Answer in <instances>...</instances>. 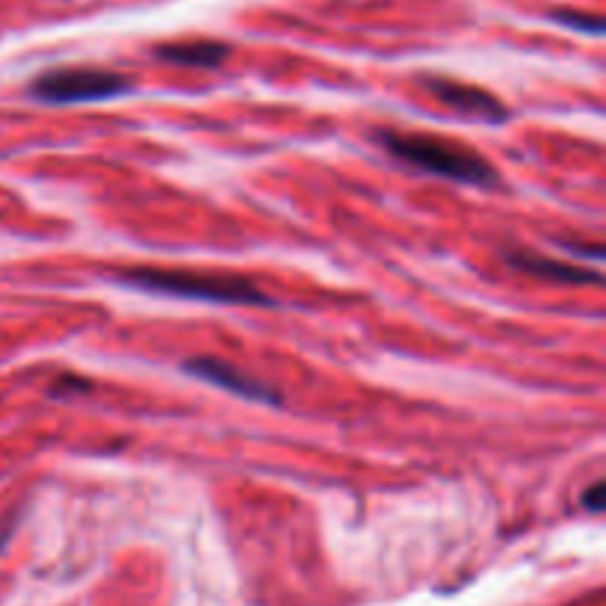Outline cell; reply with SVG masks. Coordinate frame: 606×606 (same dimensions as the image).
<instances>
[{"instance_id":"8992f818","label":"cell","mask_w":606,"mask_h":606,"mask_svg":"<svg viewBox=\"0 0 606 606\" xmlns=\"http://www.w3.org/2000/svg\"><path fill=\"white\" fill-rule=\"evenodd\" d=\"M503 258H506L509 267H515L517 272H527L533 279L557 281V284H568V288H597L601 284V272L597 269L576 267V264L547 258V255H538V252L509 249Z\"/></svg>"},{"instance_id":"7c38bea8","label":"cell","mask_w":606,"mask_h":606,"mask_svg":"<svg viewBox=\"0 0 606 606\" xmlns=\"http://www.w3.org/2000/svg\"><path fill=\"white\" fill-rule=\"evenodd\" d=\"M15 527H19V512H15L12 517H7V521L0 524V553H3V547L10 545V538H12V533H15Z\"/></svg>"},{"instance_id":"52a82bcc","label":"cell","mask_w":606,"mask_h":606,"mask_svg":"<svg viewBox=\"0 0 606 606\" xmlns=\"http://www.w3.org/2000/svg\"><path fill=\"white\" fill-rule=\"evenodd\" d=\"M229 45L213 39H193V42H170L158 45L154 57L166 66H180V69H217L229 57Z\"/></svg>"},{"instance_id":"277c9868","label":"cell","mask_w":606,"mask_h":606,"mask_svg":"<svg viewBox=\"0 0 606 606\" xmlns=\"http://www.w3.org/2000/svg\"><path fill=\"white\" fill-rule=\"evenodd\" d=\"M423 90L429 95H435L444 107L456 109L458 116H465L470 121H482V125H506L512 119V113L498 95L470 86V83H458L450 78H420Z\"/></svg>"},{"instance_id":"ba28073f","label":"cell","mask_w":606,"mask_h":606,"mask_svg":"<svg viewBox=\"0 0 606 606\" xmlns=\"http://www.w3.org/2000/svg\"><path fill=\"white\" fill-rule=\"evenodd\" d=\"M550 19L557 21V24H566V27H571L576 33H588V36H601L604 33V21L597 19V15H586V12L557 10L550 12Z\"/></svg>"},{"instance_id":"9c48e42d","label":"cell","mask_w":606,"mask_h":606,"mask_svg":"<svg viewBox=\"0 0 606 606\" xmlns=\"http://www.w3.org/2000/svg\"><path fill=\"white\" fill-rule=\"evenodd\" d=\"M90 391H92L90 378L78 376V373H62V376H57V382L50 385V397L71 399V397H80V394H90Z\"/></svg>"},{"instance_id":"6da1fadb","label":"cell","mask_w":606,"mask_h":606,"mask_svg":"<svg viewBox=\"0 0 606 606\" xmlns=\"http://www.w3.org/2000/svg\"><path fill=\"white\" fill-rule=\"evenodd\" d=\"M116 284L125 288L160 293V296L196 299L213 305H276L267 290L243 276H219V272H196V269H166V267H128L113 272Z\"/></svg>"},{"instance_id":"7a4b0ae2","label":"cell","mask_w":606,"mask_h":606,"mask_svg":"<svg viewBox=\"0 0 606 606\" xmlns=\"http://www.w3.org/2000/svg\"><path fill=\"white\" fill-rule=\"evenodd\" d=\"M376 142L397 163L427 172L435 178L465 184V187H491L498 172L479 151L462 142L432 137V133H399V130H376Z\"/></svg>"},{"instance_id":"3957f363","label":"cell","mask_w":606,"mask_h":606,"mask_svg":"<svg viewBox=\"0 0 606 606\" xmlns=\"http://www.w3.org/2000/svg\"><path fill=\"white\" fill-rule=\"evenodd\" d=\"M27 92L42 104H95L125 98L133 92V80L107 69H50L33 80Z\"/></svg>"},{"instance_id":"5b68a950","label":"cell","mask_w":606,"mask_h":606,"mask_svg":"<svg viewBox=\"0 0 606 606\" xmlns=\"http://www.w3.org/2000/svg\"><path fill=\"white\" fill-rule=\"evenodd\" d=\"M180 370L193 378H201V382H210L213 388L231 391V394H237L243 399H252V403H264V406H281L279 391L269 388L267 382H260L246 370L234 368L229 361H222V358L213 356H196L187 358Z\"/></svg>"},{"instance_id":"8fae6325","label":"cell","mask_w":606,"mask_h":606,"mask_svg":"<svg viewBox=\"0 0 606 606\" xmlns=\"http://www.w3.org/2000/svg\"><path fill=\"white\" fill-rule=\"evenodd\" d=\"M559 246H562L566 252H571V255H576V258H595V260L604 258V246H601V243H592V246H588V243H571V240H562Z\"/></svg>"},{"instance_id":"30bf717a","label":"cell","mask_w":606,"mask_h":606,"mask_svg":"<svg viewBox=\"0 0 606 606\" xmlns=\"http://www.w3.org/2000/svg\"><path fill=\"white\" fill-rule=\"evenodd\" d=\"M583 509H588L592 515H601L606 506V486L604 482H595V486H588L586 491H583Z\"/></svg>"}]
</instances>
